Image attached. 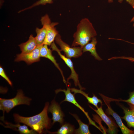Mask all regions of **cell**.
I'll list each match as a JSON object with an SVG mask.
<instances>
[{
	"label": "cell",
	"mask_w": 134,
	"mask_h": 134,
	"mask_svg": "<svg viewBox=\"0 0 134 134\" xmlns=\"http://www.w3.org/2000/svg\"><path fill=\"white\" fill-rule=\"evenodd\" d=\"M49 106V103L46 102L41 112L31 117H24L14 113V121L17 123H23L27 125L39 134L46 133L52 125L51 119L48 115Z\"/></svg>",
	"instance_id": "obj_1"
},
{
	"label": "cell",
	"mask_w": 134,
	"mask_h": 134,
	"mask_svg": "<svg viewBox=\"0 0 134 134\" xmlns=\"http://www.w3.org/2000/svg\"><path fill=\"white\" fill-rule=\"evenodd\" d=\"M97 35L92 23L87 18L82 19L78 24L73 35L72 47L79 45L82 48L92 39Z\"/></svg>",
	"instance_id": "obj_2"
},
{
	"label": "cell",
	"mask_w": 134,
	"mask_h": 134,
	"mask_svg": "<svg viewBox=\"0 0 134 134\" xmlns=\"http://www.w3.org/2000/svg\"><path fill=\"white\" fill-rule=\"evenodd\" d=\"M32 99L24 96L22 90H18L14 97L11 99L0 98V110L3 111V116L6 112L9 113L16 106L21 104L30 105Z\"/></svg>",
	"instance_id": "obj_3"
},
{
	"label": "cell",
	"mask_w": 134,
	"mask_h": 134,
	"mask_svg": "<svg viewBox=\"0 0 134 134\" xmlns=\"http://www.w3.org/2000/svg\"><path fill=\"white\" fill-rule=\"evenodd\" d=\"M42 25H45L47 29V32L45 38L42 45H51L54 42L57 34L58 32L55 27L58 24L57 22H51L49 16L47 14L42 17L41 19Z\"/></svg>",
	"instance_id": "obj_4"
},
{
	"label": "cell",
	"mask_w": 134,
	"mask_h": 134,
	"mask_svg": "<svg viewBox=\"0 0 134 134\" xmlns=\"http://www.w3.org/2000/svg\"><path fill=\"white\" fill-rule=\"evenodd\" d=\"M55 40L56 43L60 46V51L64 52L66 57L70 58H77L82 55L83 52L81 47L76 46L71 47L62 40L59 34L56 37Z\"/></svg>",
	"instance_id": "obj_5"
},
{
	"label": "cell",
	"mask_w": 134,
	"mask_h": 134,
	"mask_svg": "<svg viewBox=\"0 0 134 134\" xmlns=\"http://www.w3.org/2000/svg\"><path fill=\"white\" fill-rule=\"evenodd\" d=\"M51 47L52 50L56 51L57 52L60 57L64 61L71 70V74L67 78V83L69 84L68 81L70 79H72L74 81L75 85L76 86H78L80 89L81 90L84 89V88L82 87L80 84L79 80L78 75L74 69L73 63L70 58L66 57L61 54L60 50L57 48L54 42L51 44Z\"/></svg>",
	"instance_id": "obj_6"
},
{
	"label": "cell",
	"mask_w": 134,
	"mask_h": 134,
	"mask_svg": "<svg viewBox=\"0 0 134 134\" xmlns=\"http://www.w3.org/2000/svg\"><path fill=\"white\" fill-rule=\"evenodd\" d=\"M67 89H57L55 90L56 94H57L60 92H63L64 93L65 97L64 100L62 101L61 103L64 101H68L73 104L81 110L84 114L88 119L89 123L95 126L99 130L100 129L95 124V122L93 121L90 118L88 113L86 112L84 109L77 102L75 99L74 94H72L71 92L70 88L69 87H67Z\"/></svg>",
	"instance_id": "obj_7"
},
{
	"label": "cell",
	"mask_w": 134,
	"mask_h": 134,
	"mask_svg": "<svg viewBox=\"0 0 134 134\" xmlns=\"http://www.w3.org/2000/svg\"><path fill=\"white\" fill-rule=\"evenodd\" d=\"M42 45L38 46L32 52L27 53H21L17 54L15 59L16 62L23 61L28 64L39 61L40 57V50Z\"/></svg>",
	"instance_id": "obj_8"
},
{
	"label": "cell",
	"mask_w": 134,
	"mask_h": 134,
	"mask_svg": "<svg viewBox=\"0 0 134 134\" xmlns=\"http://www.w3.org/2000/svg\"><path fill=\"white\" fill-rule=\"evenodd\" d=\"M48 112L52 115L51 119L53 120L52 125L56 122H58L61 125L64 123V114L59 104L54 99L51 102V104L48 108Z\"/></svg>",
	"instance_id": "obj_9"
},
{
	"label": "cell",
	"mask_w": 134,
	"mask_h": 134,
	"mask_svg": "<svg viewBox=\"0 0 134 134\" xmlns=\"http://www.w3.org/2000/svg\"><path fill=\"white\" fill-rule=\"evenodd\" d=\"M4 119V116H2L1 117L0 119L5 125L1 122L0 124L5 128H9L17 131L21 134H35L37 133L32 129H29L28 126L25 124L21 125L19 123L14 124L5 121Z\"/></svg>",
	"instance_id": "obj_10"
},
{
	"label": "cell",
	"mask_w": 134,
	"mask_h": 134,
	"mask_svg": "<svg viewBox=\"0 0 134 134\" xmlns=\"http://www.w3.org/2000/svg\"><path fill=\"white\" fill-rule=\"evenodd\" d=\"M40 57L46 58L50 60L60 72L63 78L64 82L66 83V81L63 74V73L60 68L57 62L55 57L52 55V51L49 48L48 45H42L40 50Z\"/></svg>",
	"instance_id": "obj_11"
},
{
	"label": "cell",
	"mask_w": 134,
	"mask_h": 134,
	"mask_svg": "<svg viewBox=\"0 0 134 134\" xmlns=\"http://www.w3.org/2000/svg\"><path fill=\"white\" fill-rule=\"evenodd\" d=\"M90 107L99 116L107 126L108 127V133L110 134H115L116 132V126L112 120L105 114L102 109L101 106L99 107L97 110L94 109L90 106Z\"/></svg>",
	"instance_id": "obj_12"
},
{
	"label": "cell",
	"mask_w": 134,
	"mask_h": 134,
	"mask_svg": "<svg viewBox=\"0 0 134 134\" xmlns=\"http://www.w3.org/2000/svg\"><path fill=\"white\" fill-rule=\"evenodd\" d=\"M106 104L107 106L106 112L107 114L111 115L115 120L117 124L120 128L123 134H134V131L129 129L124 125L120 117L111 108L109 105Z\"/></svg>",
	"instance_id": "obj_13"
},
{
	"label": "cell",
	"mask_w": 134,
	"mask_h": 134,
	"mask_svg": "<svg viewBox=\"0 0 134 134\" xmlns=\"http://www.w3.org/2000/svg\"><path fill=\"white\" fill-rule=\"evenodd\" d=\"M38 46L35 37L32 34L30 35L28 41L19 45L22 51L21 53H23L30 52L33 50Z\"/></svg>",
	"instance_id": "obj_14"
},
{
	"label": "cell",
	"mask_w": 134,
	"mask_h": 134,
	"mask_svg": "<svg viewBox=\"0 0 134 134\" xmlns=\"http://www.w3.org/2000/svg\"><path fill=\"white\" fill-rule=\"evenodd\" d=\"M97 41L96 38L95 37L91 39V41L86 44L82 48L83 53L87 51L90 52L91 55L94 57L96 59L99 61H101L102 59L97 53L96 48V45Z\"/></svg>",
	"instance_id": "obj_15"
},
{
	"label": "cell",
	"mask_w": 134,
	"mask_h": 134,
	"mask_svg": "<svg viewBox=\"0 0 134 134\" xmlns=\"http://www.w3.org/2000/svg\"><path fill=\"white\" fill-rule=\"evenodd\" d=\"M130 106V109L125 107H122L125 115L121 117L126 121L129 127L134 128V108Z\"/></svg>",
	"instance_id": "obj_16"
},
{
	"label": "cell",
	"mask_w": 134,
	"mask_h": 134,
	"mask_svg": "<svg viewBox=\"0 0 134 134\" xmlns=\"http://www.w3.org/2000/svg\"><path fill=\"white\" fill-rule=\"evenodd\" d=\"M70 90L71 92L74 93V95L77 93H80L83 95L86 98L88 102L95 106L97 109L99 108L98 105L99 103H100L101 104H102V101L100 99H99L95 95H94L92 97H90L88 96V94H86L82 91L81 90H79L73 88H71Z\"/></svg>",
	"instance_id": "obj_17"
},
{
	"label": "cell",
	"mask_w": 134,
	"mask_h": 134,
	"mask_svg": "<svg viewBox=\"0 0 134 134\" xmlns=\"http://www.w3.org/2000/svg\"><path fill=\"white\" fill-rule=\"evenodd\" d=\"M75 130L74 126L69 123H65L61 125L57 131L51 132L48 130L47 133L50 134H74Z\"/></svg>",
	"instance_id": "obj_18"
},
{
	"label": "cell",
	"mask_w": 134,
	"mask_h": 134,
	"mask_svg": "<svg viewBox=\"0 0 134 134\" xmlns=\"http://www.w3.org/2000/svg\"><path fill=\"white\" fill-rule=\"evenodd\" d=\"M70 114L75 119L79 125L78 128L75 129L74 134H91L89 130V125L83 122L76 114H72L71 113H70Z\"/></svg>",
	"instance_id": "obj_19"
},
{
	"label": "cell",
	"mask_w": 134,
	"mask_h": 134,
	"mask_svg": "<svg viewBox=\"0 0 134 134\" xmlns=\"http://www.w3.org/2000/svg\"><path fill=\"white\" fill-rule=\"evenodd\" d=\"M42 25L43 27L41 28H37L35 30L37 35L35 38L38 45H42L46 34V27L44 25Z\"/></svg>",
	"instance_id": "obj_20"
},
{
	"label": "cell",
	"mask_w": 134,
	"mask_h": 134,
	"mask_svg": "<svg viewBox=\"0 0 134 134\" xmlns=\"http://www.w3.org/2000/svg\"><path fill=\"white\" fill-rule=\"evenodd\" d=\"M53 0H40L37 1L35 3H34L31 6L28 7L26 9L22 10L21 11H20V12L21 11H24L26 9H29L34 6H37L40 5H45L46 3H53Z\"/></svg>",
	"instance_id": "obj_21"
},
{
	"label": "cell",
	"mask_w": 134,
	"mask_h": 134,
	"mask_svg": "<svg viewBox=\"0 0 134 134\" xmlns=\"http://www.w3.org/2000/svg\"><path fill=\"white\" fill-rule=\"evenodd\" d=\"M0 75L7 81L10 86H12L11 81L7 75L3 68L1 66H0Z\"/></svg>",
	"instance_id": "obj_22"
},
{
	"label": "cell",
	"mask_w": 134,
	"mask_h": 134,
	"mask_svg": "<svg viewBox=\"0 0 134 134\" xmlns=\"http://www.w3.org/2000/svg\"><path fill=\"white\" fill-rule=\"evenodd\" d=\"M123 101L134 106V91L130 93L129 99Z\"/></svg>",
	"instance_id": "obj_23"
},
{
	"label": "cell",
	"mask_w": 134,
	"mask_h": 134,
	"mask_svg": "<svg viewBox=\"0 0 134 134\" xmlns=\"http://www.w3.org/2000/svg\"><path fill=\"white\" fill-rule=\"evenodd\" d=\"M127 59L129 60L131 62H134V57H126L124 56H121V57H112L109 59L108 60H112L115 59Z\"/></svg>",
	"instance_id": "obj_24"
},
{
	"label": "cell",
	"mask_w": 134,
	"mask_h": 134,
	"mask_svg": "<svg viewBox=\"0 0 134 134\" xmlns=\"http://www.w3.org/2000/svg\"><path fill=\"white\" fill-rule=\"evenodd\" d=\"M124 0H118L120 2H121ZM128 2L134 9V0H125ZM109 3H111L113 2V0H108Z\"/></svg>",
	"instance_id": "obj_25"
},
{
	"label": "cell",
	"mask_w": 134,
	"mask_h": 134,
	"mask_svg": "<svg viewBox=\"0 0 134 134\" xmlns=\"http://www.w3.org/2000/svg\"><path fill=\"white\" fill-rule=\"evenodd\" d=\"M130 22H133V26L134 27V16H133L132 18L130 21Z\"/></svg>",
	"instance_id": "obj_26"
},
{
	"label": "cell",
	"mask_w": 134,
	"mask_h": 134,
	"mask_svg": "<svg viewBox=\"0 0 134 134\" xmlns=\"http://www.w3.org/2000/svg\"><path fill=\"white\" fill-rule=\"evenodd\" d=\"M129 104V105H130L131 106H132V107H133L134 108V106L133 105H131V104Z\"/></svg>",
	"instance_id": "obj_27"
}]
</instances>
